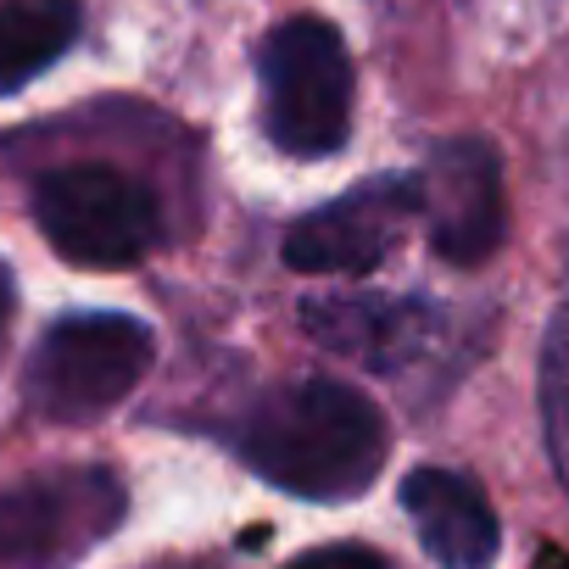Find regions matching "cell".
<instances>
[{"mask_svg": "<svg viewBox=\"0 0 569 569\" xmlns=\"http://www.w3.org/2000/svg\"><path fill=\"white\" fill-rule=\"evenodd\" d=\"M386 413L341 380H291L240 425V458L279 491L308 502L363 497L386 469Z\"/></svg>", "mask_w": 569, "mask_h": 569, "instance_id": "obj_1", "label": "cell"}, {"mask_svg": "<svg viewBox=\"0 0 569 569\" xmlns=\"http://www.w3.org/2000/svg\"><path fill=\"white\" fill-rule=\"evenodd\" d=\"M408 218H419V184L413 179H369L347 190L330 207H313L284 229V262L302 273H363L386 262V251L402 240Z\"/></svg>", "mask_w": 569, "mask_h": 569, "instance_id": "obj_7", "label": "cell"}, {"mask_svg": "<svg viewBox=\"0 0 569 569\" xmlns=\"http://www.w3.org/2000/svg\"><path fill=\"white\" fill-rule=\"evenodd\" d=\"M541 436H547V458L569 491V302L552 313L547 341H541Z\"/></svg>", "mask_w": 569, "mask_h": 569, "instance_id": "obj_11", "label": "cell"}, {"mask_svg": "<svg viewBox=\"0 0 569 569\" xmlns=\"http://www.w3.org/2000/svg\"><path fill=\"white\" fill-rule=\"evenodd\" d=\"M34 223L79 268H134L162 240V207L157 196L107 168V162H73L34 179Z\"/></svg>", "mask_w": 569, "mask_h": 569, "instance_id": "obj_4", "label": "cell"}, {"mask_svg": "<svg viewBox=\"0 0 569 569\" xmlns=\"http://www.w3.org/2000/svg\"><path fill=\"white\" fill-rule=\"evenodd\" d=\"M262 129L284 157H330L352 129V57L325 18H291L262 40Z\"/></svg>", "mask_w": 569, "mask_h": 569, "instance_id": "obj_3", "label": "cell"}, {"mask_svg": "<svg viewBox=\"0 0 569 569\" xmlns=\"http://www.w3.org/2000/svg\"><path fill=\"white\" fill-rule=\"evenodd\" d=\"M419 184V218L430 229V246L475 268L502 246V168L486 140H447L430 151V162L413 173Z\"/></svg>", "mask_w": 569, "mask_h": 569, "instance_id": "obj_6", "label": "cell"}, {"mask_svg": "<svg viewBox=\"0 0 569 569\" xmlns=\"http://www.w3.org/2000/svg\"><path fill=\"white\" fill-rule=\"evenodd\" d=\"M402 508L419 530V547L441 569H491L502 552V530L480 486L452 469H413L402 480Z\"/></svg>", "mask_w": 569, "mask_h": 569, "instance_id": "obj_9", "label": "cell"}, {"mask_svg": "<svg viewBox=\"0 0 569 569\" xmlns=\"http://www.w3.org/2000/svg\"><path fill=\"white\" fill-rule=\"evenodd\" d=\"M79 40V0H0V96L23 90Z\"/></svg>", "mask_w": 569, "mask_h": 569, "instance_id": "obj_10", "label": "cell"}, {"mask_svg": "<svg viewBox=\"0 0 569 569\" xmlns=\"http://www.w3.org/2000/svg\"><path fill=\"white\" fill-rule=\"evenodd\" d=\"M302 330L319 347L391 375L430 347L441 313L430 302H397V297H313L302 302Z\"/></svg>", "mask_w": 569, "mask_h": 569, "instance_id": "obj_8", "label": "cell"}, {"mask_svg": "<svg viewBox=\"0 0 569 569\" xmlns=\"http://www.w3.org/2000/svg\"><path fill=\"white\" fill-rule=\"evenodd\" d=\"M12 302H18V284H12V268L0 262V325L12 319Z\"/></svg>", "mask_w": 569, "mask_h": 569, "instance_id": "obj_13", "label": "cell"}, {"mask_svg": "<svg viewBox=\"0 0 569 569\" xmlns=\"http://www.w3.org/2000/svg\"><path fill=\"white\" fill-rule=\"evenodd\" d=\"M157 341L129 313H68L57 319L23 369V397L51 425L107 419L151 369Z\"/></svg>", "mask_w": 569, "mask_h": 569, "instance_id": "obj_2", "label": "cell"}, {"mask_svg": "<svg viewBox=\"0 0 569 569\" xmlns=\"http://www.w3.org/2000/svg\"><path fill=\"white\" fill-rule=\"evenodd\" d=\"M284 569H391L375 547H319V552H302L297 563H284Z\"/></svg>", "mask_w": 569, "mask_h": 569, "instance_id": "obj_12", "label": "cell"}, {"mask_svg": "<svg viewBox=\"0 0 569 569\" xmlns=\"http://www.w3.org/2000/svg\"><path fill=\"white\" fill-rule=\"evenodd\" d=\"M123 513V491L101 469H68L0 486V569H68Z\"/></svg>", "mask_w": 569, "mask_h": 569, "instance_id": "obj_5", "label": "cell"}]
</instances>
